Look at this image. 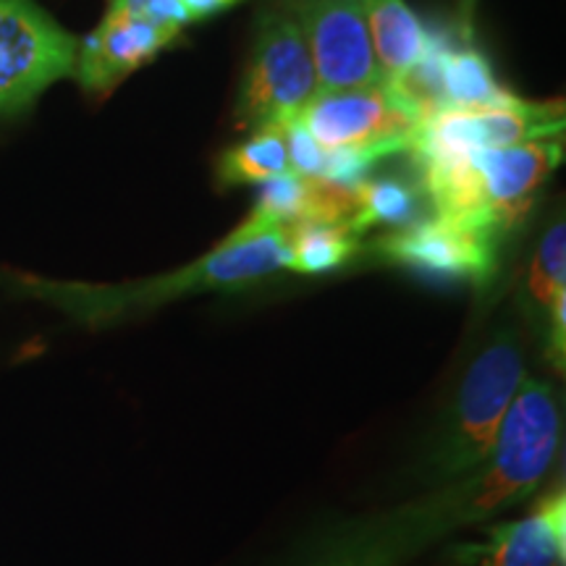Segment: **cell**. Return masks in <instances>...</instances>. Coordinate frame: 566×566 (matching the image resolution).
I'll return each instance as SVG.
<instances>
[{
	"label": "cell",
	"mask_w": 566,
	"mask_h": 566,
	"mask_svg": "<svg viewBox=\"0 0 566 566\" xmlns=\"http://www.w3.org/2000/svg\"><path fill=\"white\" fill-rule=\"evenodd\" d=\"M564 160V137L522 142L470 158L417 168L433 216L449 218L504 242L533 210Z\"/></svg>",
	"instance_id": "obj_4"
},
{
	"label": "cell",
	"mask_w": 566,
	"mask_h": 566,
	"mask_svg": "<svg viewBox=\"0 0 566 566\" xmlns=\"http://www.w3.org/2000/svg\"><path fill=\"white\" fill-rule=\"evenodd\" d=\"M562 441V396L551 380L527 375L475 470L394 504L321 516L258 566H412L459 533L533 499L554 472Z\"/></svg>",
	"instance_id": "obj_1"
},
{
	"label": "cell",
	"mask_w": 566,
	"mask_h": 566,
	"mask_svg": "<svg viewBox=\"0 0 566 566\" xmlns=\"http://www.w3.org/2000/svg\"><path fill=\"white\" fill-rule=\"evenodd\" d=\"M365 250L363 237L346 223L296 221L286 226V271L323 275L342 271Z\"/></svg>",
	"instance_id": "obj_16"
},
{
	"label": "cell",
	"mask_w": 566,
	"mask_h": 566,
	"mask_svg": "<svg viewBox=\"0 0 566 566\" xmlns=\"http://www.w3.org/2000/svg\"><path fill=\"white\" fill-rule=\"evenodd\" d=\"M525 378V336L516 325H501L472 352L430 417L415 451L394 478V495L433 491L475 470L491 454Z\"/></svg>",
	"instance_id": "obj_3"
},
{
	"label": "cell",
	"mask_w": 566,
	"mask_h": 566,
	"mask_svg": "<svg viewBox=\"0 0 566 566\" xmlns=\"http://www.w3.org/2000/svg\"><path fill=\"white\" fill-rule=\"evenodd\" d=\"M365 11L384 84L401 82L428 53V24L407 0H365Z\"/></svg>",
	"instance_id": "obj_13"
},
{
	"label": "cell",
	"mask_w": 566,
	"mask_h": 566,
	"mask_svg": "<svg viewBox=\"0 0 566 566\" xmlns=\"http://www.w3.org/2000/svg\"><path fill=\"white\" fill-rule=\"evenodd\" d=\"M108 3L118 6L126 13H134V17L153 21V24L168 27V30L184 32L189 27L179 0H108Z\"/></svg>",
	"instance_id": "obj_18"
},
{
	"label": "cell",
	"mask_w": 566,
	"mask_h": 566,
	"mask_svg": "<svg viewBox=\"0 0 566 566\" xmlns=\"http://www.w3.org/2000/svg\"><path fill=\"white\" fill-rule=\"evenodd\" d=\"M275 3L286 6V9H294V6H300V3H310V0H275Z\"/></svg>",
	"instance_id": "obj_21"
},
{
	"label": "cell",
	"mask_w": 566,
	"mask_h": 566,
	"mask_svg": "<svg viewBox=\"0 0 566 566\" xmlns=\"http://www.w3.org/2000/svg\"><path fill=\"white\" fill-rule=\"evenodd\" d=\"M317 92L321 87L300 21L273 0L254 19L250 59L237 97V124L247 132L286 126Z\"/></svg>",
	"instance_id": "obj_5"
},
{
	"label": "cell",
	"mask_w": 566,
	"mask_h": 566,
	"mask_svg": "<svg viewBox=\"0 0 566 566\" xmlns=\"http://www.w3.org/2000/svg\"><path fill=\"white\" fill-rule=\"evenodd\" d=\"M562 294H566V223L558 218L537 239L516 292L520 313L535 338H541L551 307Z\"/></svg>",
	"instance_id": "obj_15"
},
{
	"label": "cell",
	"mask_w": 566,
	"mask_h": 566,
	"mask_svg": "<svg viewBox=\"0 0 566 566\" xmlns=\"http://www.w3.org/2000/svg\"><path fill=\"white\" fill-rule=\"evenodd\" d=\"M564 483L541 488L514 520L491 522L472 541L449 543L443 551L446 566H564Z\"/></svg>",
	"instance_id": "obj_10"
},
{
	"label": "cell",
	"mask_w": 566,
	"mask_h": 566,
	"mask_svg": "<svg viewBox=\"0 0 566 566\" xmlns=\"http://www.w3.org/2000/svg\"><path fill=\"white\" fill-rule=\"evenodd\" d=\"M184 13H187L189 24H200V21L216 19L221 13L237 9L244 0H179Z\"/></svg>",
	"instance_id": "obj_19"
},
{
	"label": "cell",
	"mask_w": 566,
	"mask_h": 566,
	"mask_svg": "<svg viewBox=\"0 0 566 566\" xmlns=\"http://www.w3.org/2000/svg\"><path fill=\"white\" fill-rule=\"evenodd\" d=\"M562 101H522L509 108H441L424 116L409 142L415 168L470 158L522 142L564 137Z\"/></svg>",
	"instance_id": "obj_6"
},
{
	"label": "cell",
	"mask_w": 566,
	"mask_h": 566,
	"mask_svg": "<svg viewBox=\"0 0 566 566\" xmlns=\"http://www.w3.org/2000/svg\"><path fill=\"white\" fill-rule=\"evenodd\" d=\"M499 239L441 216L388 231L367 244L380 263L436 281H464L488 289L499 275Z\"/></svg>",
	"instance_id": "obj_9"
},
{
	"label": "cell",
	"mask_w": 566,
	"mask_h": 566,
	"mask_svg": "<svg viewBox=\"0 0 566 566\" xmlns=\"http://www.w3.org/2000/svg\"><path fill=\"white\" fill-rule=\"evenodd\" d=\"M286 271V226L247 216L223 242H218L195 263L150 279L124 283H63L40 275L9 273L19 292L53 304L71 321L87 328H105L126 317L150 313L163 304L208 292H237Z\"/></svg>",
	"instance_id": "obj_2"
},
{
	"label": "cell",
	"mask_w": 566,
	"mask_h": 566,
	"mask_svg": "<svg viewBox=\"0 0 566 566\" xmlns=\"http://www.w3.org/2000/svg\"><path fill=\"white\" fill-rule=\"evenodd\" d=\"M80 40L38 0H0V116L30 111L45 90L74 74Z\"/></svg>",
	"instance_id": "obj_7"
},
{
	"label": "cell",
	"mask_w": 566,
	"mask_h": 566,
	"mask_svg": "<svg viewBox=\"0 0 566 566\" xmlns=\"http://www.w3.org/2000/svg\"><path fill=\"white\" fill-rule=\"evenodd\" d=\"M475 9L478 0H457V24L464 32H475Z\"/></svg>",
	"instance_id": "obj_20"
},
{
	"label": "cell",
	"mask_w": 566,
	"mask_h": 566,
	"mask_svg": "<svg viewBox=\"0 0 566 566\" xmlns=\"http://www.w3.org/2000/svg\"><path fill=\"white\" fill-rule=\"evenodd\" d=\"M433 216L420 181L407 176H375L354 187L352 231L363 237L370 229H407L422 218Z\"/></svg>",
	"instance_id": "obj_14"
},
{
	"label": "cell",
	"mask_w": 566,
	"mask_h": 566,
	"mask_svg": "<svg viewBox=\"0 0 566 566\" xmlns=\"http://www.w3.org/2000/svg\"><path fill=\"white\" fill-rule=\"evenodd\" d=\"M289 11L300 21L307 40L321 92L384 84L367 27L365 0H310Z\"/></svg>",
	"instance_id": "obj_11"
},
{
	"label": "cell",
	"mask_w": 566,
	"mask_h": 566,
	"mask_svg": "<svg viewBox=\"0 0 566 566\" xmlns=\"http://www.w3.org/2000/svg\"><path fill=\"white\" fill-rule=\"evenodd\" d=\"M184 32L153 24L108 3L101 24L80 40L74 61V80L90 95H108L118 84L153 63L160 53L179 45Z\"/></svg>",
	"instance_id": "obj_12"
},
{
	"label": "cell",
	"mask_w": 566,
	"mask_h": 566,
	"mask_svg": "<svg viewBox=\"0 0 566 566\" xmlns=\"http://www.w3.org/2000/svg\"><path fill=\"white\" fill-rule=\"evenodd\" d=\"M294 122L323 150L370 153L386 160L409 150L422 118L391 87L378 84L317 92Z\"/></svg>",
	"instance_id": "obj_8"
},
{
	"label": "cell",
	"mask_w": 566,
	"mask_h": 566,
	"mask_svg": "<svg viewBox=\"0 0 566 566\" xmlns=\"http://www.w3.org/2000/svg\"><path fill=\"white\" fill-rule=\"evenodd\" d=\"M292 174L289 142L283 126H265L250 132V137L237 142L218 158V184L221 187H242V184H263Z\"/></svg>",
	"instance_id": "obj_17"
}]
</instances>
